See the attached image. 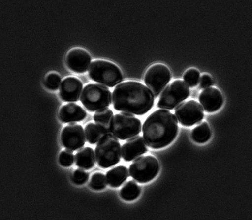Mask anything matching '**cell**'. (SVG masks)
<instances>
[{"mask_svg":"<svg viewBox=\"0 0 252 220\" xmlns=\"http://www.w3.org/2000/svg\"><path fill=\"white\" fill-rule=\"evenodd\" d=\"M96 161L99 167L107 169L118 165L121 158V144L111 134L103 136L95 147Z\"/></svg>","mask_w":252,"mask_h":220,"instance_id":"obj_4","label":"cell"},{"mask_svg":"<svg viewBox=\"0 0 252 220\" xmlns=\"http://www.w3.org/2000/svg\"><path fill=\"white\" fill-rule=\"evenodd\" d=\"M179 126L175 114L168 110H157L143 125V134L148 146L153 149L167 147L176 138Z\"/></svg>","mask_w":252,"mask_h":220,"instance_id":"obj_2","label":"cell"},{"mask_svg":"<svg viewBox=\"0 0 252 220\" xmlns=\"http://www.w3.org/2000/svg\"><path fill=\"white\" fill-rule=\"evenodd\" d=\"M89 76L94 82L109 87H113L123 81L122 71L113 63L103 60L91 62Z\"/></svg>","mask_w":252,"mask_h":220,"instance_id":"obj_3","label":"cell"},{"mask_svg":"<svg viewBox=\"0 0 252 220\" xmlns=\"http://www.w3.org/2000/svg\"><path fill=\"white\" fill-rule=\"evenodd\" d=\"M61 81L62 79L58 74L55 73L49 74L45 80V86L51 91H56L59 88Z\"/></svg>","mask_w":252,"mask_h":220,"instance_id":"obj_25","label":"cell"},{"mask_svg":"<svg viewBox=\"0 0 252 220\" xmlns=\"http://www.w3.org/2000/svg\"><path fill=\"white\" fill-rule=\"evenodd\" d=\"M140 186L134 181H129L121 188L120 195L121 198L126 201H132L138 198L140 195Z\"/></svg>","mask_w":252,"mask_h":220,"instance_id":"obj_20","label":"cell"},{"mask_svg":"<svg viewBox=\"0 0 252 220\" xmlns=\"http://www.w3.org/2000/svg\"><path fill=\"white\" fill-rule=\"evenodd\" d=\"M171 77L168 67L162 64H155L146 71L144 81L154 97L157 98L169 83Z\"/></svg>","mask_w":252,"mask_h":220,"instance_id":"obj_9","label":"cell"},{"mask_svg":"<svg viewBox=\"0 0 252 220\" xmlns=\"http://www.w3.org/2000/svg\"><path fill=\"white\" fill-rule=\"evenodd\" d=\"M91 56L83 49H73L67 53L66 64L71 71L76 73H84L91 64Z\"/></svg>","mask_w":252,"mask_h":220,"instance_id":"obj_12","label":"cell"},{"mask_svg":"<svg viewBox=\"0 0 252 220\" xmlns=\"http://www.w3.org/2000/svg\"><path fill=\"white\" fill-rule=\"evenodd\" d=\"M75 164L78 167L85 170L92 169L95 164V156L91 147H84L75 155Z\"/></svg>","mask_w":252,"mask_h":220,"instance_id":"obj_18","label":"cell"},{"mask_svg":"<svg viewBox=\"0 0 252 220\" xmlns=\"http://www.w3.org/2000/svg\"><path fill=\"white\" fill-rule=\"evenodd\" d=\"M175 115L182 125L192 127L203 120L204 113L199 103L195 100H189L177 107Z\"/></svg>","mask_w":252,"mask_h":220,"instance_id":"obj_10","label":"cell"},{"mask_svg":"<svg viewBox=\"0 0 252 220\" xmlns=\"http://www.w3.org/2000/svg\"><path fill=\"white\" fill-rule=\"evenodd\" d=\"M148 151L147 145L143 137H134L124 143L121 149L124 161L130 162L136 159Z\"/></svg>","mask_w":252,"mask_h":220,"instance_id":"obj_14","label":"cell"},{"mask_svg":"<svg viewBox=\"0 0 252 220\" xmlns=\"http://www.w3.org/2000/svg\"><path fill=\"white\" fill-rule=\"evenodd\" d=\"M112 95L114 109L123 113L142 116L154 107V94L141 82H121L115 87Z\"/></svg>","mask_w":252,"mask_h":220,"instance_id":"obj_1","label":"cell"},{"mask_svg":"<svg viewBox=\"0 0 252 220\" xmlns=\"http://www.w3.org/2000/svg\"><path fill=\"white\" fill-rule=\"evenodd\" d=\"M158 161L152 156L139 157L131 164L129 167L130 176L139 183H148L158 174Z\"/></svg>","mask_w":252,"mask_h":220,"instance_id":"obj_8","label":"cell"},{"mask_svg":"<svg viewBox=\"0 0 252 220\" xmlns=\"http://www.w3.org/2000/svg\"><path fill=\"white\" fill-rule=\"evenodd\" d=\"M61 141L66 149L71 151L81 149L86 141L82 126L76 123H70L66 126L61 134Z\"/></svg>","mask_w":252,"mask_h":220,"instance_id":"obj_11","label":"cell"},{"mask_svg":"<svg viewBox=\"0 0 252 220\" xmlns=\"http://www.w3.org/2000/svg\"><path fill=\"white\" fill-rule=\"evenodd\" d=\"M129 177V170L125 166L120 165L110 169L107 172L108 185L112 188H119Z\"/></svg>","mask_w":252,"mask_h":220,"instance_id":"obj_17","label":"cell"},{"mask_svg":"<svg viewBox=\"0 0 252 220\" xmlns=\"http://www.w3.org/2000/svg\"><path fill=\"white\" fill-rule=\"evenodd\" d=\"M111 95V92L106 86L92 83L83 88L81 102L88 111L94 112L109 107Z\"/></svg>","mask_w":252,"mask_h":220,"instance_id":"obj_5","label":"cell"},{"mask_svg":"<svg viewBox=\"0 0 252 220\" xmlns=\"http://www.w3.org/2000/svg\"><path fill=\"white\" fill-rule=\"evenodd\" d=\"M141 122L130 114L121 113L112 117L110 132L117 138L125 140L138 136L141 132Z\"/></svg>","mask_w":252,"mask_h":220,"instance_id":"obj_6","label":"cell"},{"mask_svg":"<svg viewBox=\"0 0 252 220\" xmlns=\"http://www.w3.org/2000/svg\"><path fill=\"white\" fill-rule=\"evenodd\" d=\"M113 116L114 113L111 109L105 108L96 111L94 116V120L96 125L104 130L107 134H110V123Z\"/></svg>","mask_w":252,"mask_h":220,"instance_id":"obj_19","label":"cell"},{"mask_svg":"<svg viewBox=\"0 0 252 220\" xmlns=\"http://www.w3.org/2000/svg\"><path fill=\"white\" fill-rule=\"evenodd\" d=\"M199 84L201 89L208 88V87L213 86V79L210 76L205 74V75H202L200 79Z\"/></svg>","mask_w":252,"mask_h":220,"instance_id":"obj_28","label":"cell"},{"mask_svg":"<svg viewBox=\"0 0 252 220\" xmlns=\"http://www.w3.org/2000/svg\"><path fill=\"white\" fill-rule=\"evenodd\" d=\"M190 95V89L185 82L181 80L174 81L162 92L157 106L159 109L173 110Z\"/></svg>","mask_w":252,"mask_h":220,"instance_id":"obj_7","label":"cell"},{"mask_svg":"<svg viewBox=\"0 0 252 220\" xmlns=\"http://www.w3.org/2000/svg\"><path fill=\"white\" fill-rule=\"evenodd\" d=\"M59 162L63 167H69L73 165L74 155L73 151L69 150H63L59 156Z\"/></svg>","mask_w":252,"mask_h":220,"instance_id":"obj_26","label":"cell"},{"mask_svg":"<svg viewBox=\"0 0 252 220\" xmlns=\"http://www.w3.org/2000/svg\"><path fill=\"white\" fill-rule=\"evenodd\" d=\"M87 115L86 111L82 107L73 103L63 105L59 111L60 120L64 123L81 122Z\"/></svg>","mask_w":252,"mask_h":220,"instance_id":"obj_16","label":"cell"},{"mask_svg":"<svg viewBox=\"0 0 252 220\" xmlns=\"http://www.w3.org/2000/svg\"><path fill=\"white\" fill-rule=\"evenodd\" d=\"M89 172L81 169H76L73 172V176H72V180H73V183L77 185H84L89 180Z\"/></svg>","mask_w":252,"mask_h":220,"instance_id":"obj_27","label":"cell"},{"mask_svg":"<svg viewBox=\"0 0 252 220\" xmlns=\"http://www.w3.org/2000/svg\"><path fill=\"white\" fill-rule=\"evenodd\" d=\"M85 136L90 144L94 145L98 142L105 135L108 134L104 130L94 123H89L85 126Z\"/></svg>","mask_w":252,"mask_h":220,"instance_id":"obj_22","label":"cell"},{"mask_svg":"<svg viewBox=\"0 0 252 220\" xmlns=\"http://www.w3.org/2000/svg\"><path fill=\"white\" fill-rule=\"evenodd\" d=\"M90 186L96 191L102 190L106 188L107 179L105 175L100 172L94 173L91 177Z\"/></svg>","mask_w":252,"mask_h":220,"instance_id":"obj_23","label":"cell"},{"mask_svg":"<svg viewBox=\"0 0 252 220\" xmlns=\"http://www.w3.org/2000/svg\"><path fill=\"white\" fill-rule=\"evenodd\" d=\"M83 90V83L78 78L67 77L63 80L60 88V96L66 102H78Z\"/></svg>","mask_w":252,"mask_h":220,"instance_id":"obj_13","label":"cell"},{"mask_svg":"<svg viewBox=\"0 0 252 220\" xmlns=\"http://www.w3.org/2000/svg\"><path fill=\"white\" fill-rule=\"evenodd\" d=\"M211 137V130L208 123L203 122L192 130L191 138L197 143L207 142Z\"/></svg>","mask_w":252,"mask_h":220,"instance_id":"obj_21","label":"cell"},{"mask_svg":"<svg viewBox=\"0 0 252 220\" xmlns=\"http://www.w3.org/2000/svg\"><path fill=\"white\" fill-rule=\"evenodd\" d=\"M199 100L205 111L213 113L219 110L224 103V98L219 89L210 87L200 93Z\"/></svg>","mask_w":252,"mask_h":220,"instance_id":"obj_15","label":"cell"},{"mask_svg":"<svg viewBox=\"0 0 252 220\" xmlns=\"http://www.w3.org/2000/svg\"><path fill=\"white\" fill-rule=\"evenodd\" d=\"M200 73L195 69H189L184 75V80L188 86L193 87L197 86L199 82Z\"/></svg>","mask_w":252,"mask_h":220,"instance_id":"obj_24","label":"cell"}]
</instances>
